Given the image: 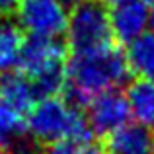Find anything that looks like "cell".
<instances>
[{
    "label": "cell",
    "instance_id": "4",
    "mask_svg": "<svg viewBox=\"0 0 154 154\" xmlns=\"http://www.w3.org/2000/svg\"><path fill=\"white\" fill-rule=\"evenodd\" d=\"M66 43L74 55L113 47L109 10L100 0H74L68 12Z\"/></svg>",
    "mask_w": 154,
    "mask_h": 154
},
{
    "label": "cell",
    "instance_id": "17",
    "mask_svg": "<svg viewBox=\"0 0 154 154\" xmlns=\"http://www.w3.org/2000/svg\"><path fill=\"white\" fill-rule=\"evenodd\" d=\"M29 154H41V152H29Z\"/></svg>",
    "mask_w": 154,
    "mask_h": 154
},
{
    "label": "cell",
    "instance_id": "7",
    "mask_svg": "<svg viewBox=\"0 0 154 154\" xmlns=\"http://www.w3.org/2000/svg\"><path fill=\"white\" fill-rule=\"evenodd\" d=\"M109 22L113 37L121 43H129L150 26V6L146 0H123L111 6Z\"/></svg>",
    "mask_w": 154,
    "mask_h": 154
},
{
    "label": "cell",
    "instance_id": "15",
    "mask_svg": "<svg viewBox=\"0 0 154 154\" xmlns=\"http://www.w3.org/2000/svg\"><path fill=\"white\" fill-rule=\"evenodd\" d=\"M150 26H152V29H154V6L150 8Z\"/></svg>",
    "mask_w": 154,
    "mask_h": 154
},
{
    "label": "cell",
    "instance_id": "5",
    "mask_svg": "<svg viewBox=\"0 0 154 154\" xmlns=\"http://www.w3.org/2000/svg\"><path fill=\"white\" fill-rule=\"evenodd\" d=\"M16 18L31 37H60L66 33L68 8L63 0H18Z\"/></svg>",
    "mask_w": 154,
    "mask_h": 154
},
{
    "label": "cell",
    "instance_id": "11",
    "mask_svg": "<svg viewBox=\"0 0 154 154\" xmlns=\"http://www.w3.org/2000/svg\"><path fill=\"white\" fill-rule=\"evenodd\" d=\"M23 43L26 37L22 27L6 18L0 20V72H8L18 64Z\"/></svg>",
    "mask_w": 154,
    "mask_h": 154
},
{
    "label": "cell",
    "instance_id": "14",
    "mask_svg": "<svg viewBox=\"0 0 154 154\" xmlns=\"http://www.w3.org/2000/svg\"><path fill=\"white\" fill-rule=\"evenodd\" d=\"M102 4H109V6H113V4H119V2H123V0H100Z\"/></svg>",
    "mask_w": 154,
    "mask_h": 154
},
{
    "label": "cell",
    "instance_id": "1",
    "mask_svg": "<svg viewBox=\"0 0 154 154\" xmlns=\"http://www.w3.org/2000/svg\"><path fill=\"white\" fill-rule=\"evenodd\" d=\"M127 76L125 57L115 47L74 55L66 63V100L78 107L86 105L94 96L119 88Z\"/></svg>",
    "mask_w": 154,
    "mask_h": 154
},
{
    "label": "cell",
    "instance_id": "8",
    "mask_svg": "<svg viewBox=\"0 0 154 154\" xmlns=\"http://www.w3.org/2000/svg\"><path fill=\"white\" fill-rule=\"evenodd\" d=\"M105 154H154V129L144 125H123L105 137Z\"/></svg>",
    "mask_w": 154,
    "mask_h": 154
},
{
    "label": "cell",
    "instance_id": "9",
    "mask_svg": "<svg viewBox=\"0 0 154 154\" xmlns=\"http://www.w3.org/2000/svg\"><path fill=\"white\" fill-rule=\"evenodd\" d=\"M129 72L139 78H154V29L143 31L127 43L123 53Z\"/></svg>",
    "mask_w": 154,
    "mask_h": 154
},
{
    "label": "cell",
    "instance_id": "10",
    "mask_svg": "<svg viewBox=\"0 0 154 154\" xmlns=\"http://www.w3.org/2000/svg\"><path fill=\"white\" fill-rule=\"evenodd\" d=\"M131 115L140 125L154 129V78H139L127 88Z\"/></svg>",
    "mask_w": 154,
    "mask_h": 154
},
{
    "label": "cell",
    "instance_id": "6",
    "mask_svg": "<svg viewBox=\"0 0 154 154\" xmlns=\"http://www.w3.org/2000/svg\"><path fill=\"white\" fill-rule=\"evenodd\" d=\"M88 113L86 121L92 133L100 137H107L129 123L131 119V107H129L127 96L121 94L119 90H107L102 94L94 96L86 103Z\"/></svg>",
    "mask_w": 154,
    "mask_h": 154
},
{
    "label": "cell",
    "instance_id": "12",
    "mask_svg": "<svg viewBox=\"0 0 154 154\" xmlns=\"http://www.w3.org/2000/svg\"><path fill=\"white\" fill-rule=\"evenodd\" d=\"M47 154H105V150L92 140V137H80L49 144Z\"/></svg>",
    "mask_w": 154,
    "mask_h": 154
},
{
    "label": "cell",
    "instance_id": "13",
    "mask_svg": "<svg viewBox=\"0 0 154 154\" xmlns=\"http://www.w3.org/2000/svg\"><path fill=\"white\" fill-rule=\"evenodd\" d=\"M16 4H18V0H0V20L10 16L16 10Z\"/></svg>",
    "mask_w": 154,
    "mask_h": 154
},
{
    "label": "cell",
    "instance_id": "3",
    "mask_svg": "<svg viewBox=\"0 0 154 154\" xmlns=\"http://www.w3.org/2000/svg\"><path fill=\"white\" fill-rule=\"evenodd\" d=\"M27 135L37 144H55L66 139L92 137L86 115L78 105L60 96L41 98L27 115Z\"/></svg>",
    "mask_w": 154,
    "mask_h": 154
},
{
    "label": "cell",
    "instance_id": "2",
    "mask_svg": "<svg viewBox=\"0 0 154 154\" xmlns=\"http://www.w3.org/2000/svg\"><path fill=\"white\" fill-rule=\"evenodd\" d=\"M66 63V45L59 37H29L23 43L18 66L41 100L64 92Z\"/></svg>",
    "mask_w": 154,
    "mask_h": 154
},
{
    "label": "cell",
    "instance_id": "16",
    "mask_svg": "<svg viewBox=\"0 0 154 154\" xmlns=\"http://www.w3.org/2000/svg\"><path fill=\"white\" fill-rule=\"evenodd\" d=\"M0 154H12V152H10V148H4V146H0Z\"/></svg>",
    "mask_w": 154,
    "mask_h": 154
}]
</instances>
